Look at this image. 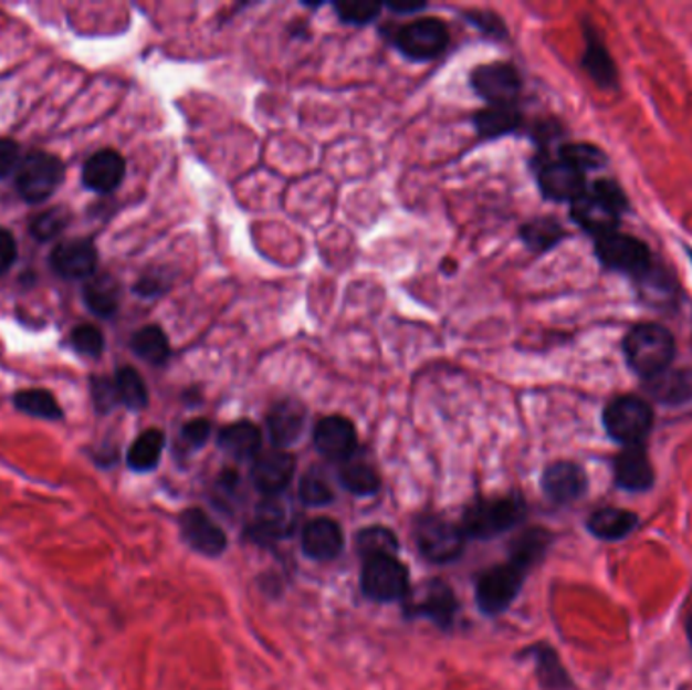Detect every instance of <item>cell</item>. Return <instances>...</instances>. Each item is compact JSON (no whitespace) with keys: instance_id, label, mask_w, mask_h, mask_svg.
Listing matches in <instances>:
<instances>
[{"instance_id":"1","label":"cell","mask_w":692,"mask_h":690,"mask_svg":"<svg viewBox=\"0 0 692 690\" xmlns=\"http://www.w3.org/2000/svg\"><path fill=\"white\" fill-rule=\"evenodd\" d=\"M628 369L642 383L670 369L677 358V338L669 326L658 322H636L621 341Z\"/></svg>"},{"instance_id":"2","label":"cell","mask_w":692,"mask_h":690,"mask_svg":"<svg viewBox=\"0 0 692 690\" xmlns=\"http://www.w3.org/2000/svg\"><path fill=\"white\" fill-rule=\"evenodd\" d=\"M630 211V199L616 179H597L584 197L572 202V221L597 239L620 231L621 217Z\"/></svg>"},{"instance_id":"3","label":"cell","mask_w":692,"mask_h":690,"mask_svg":"<svg viewBox=\"0 0 692 690\" xmlns=\"http://www.w3.org/2000/svg\"><path fill=\"white\" fill-rule=\"evenodd\" d=\"M654 407L642 395H616L601 411V426L609 440L620 443L621 448L646 446L654 429Z\"/></svg>"},{"instance_id":"4","label":"cell","mask_w":692,"mask_h":690,"mask_svg":"<svg viewBox=\"0 0 692 690\" xmlns=\"http://www.w3.org/2000/svg\"><path fill=\"white\" fill-rule=\"evenodd\" d=\"M594 253L604 270L630 278L636 286H640L658 265L644 239L623 231H611L594 239Z\"/></svg>"},{"instance_id":"5","label":"cell","mask_w":692,"mask_h":690,"mask_svg":"<svg viewBox=\"0 0 692 690\" xmlns=\"http://www.w3.org/2000/svg\"><path fill=\"white\" fill-rule=\"evenodd\" d=\"M526 502L521 494H508L499 499L476 500L470 504L462 519L465 539L490 541L513 531L525 523Z\"/></svg>"},{"instance_id":"6","label":"cell","mask_w":692,"mask_h":690,"mask_svg":"<svg viewBox=\"0 0 692 690\" xmlns=\"http://www.w3.org/2000/svg\"><path fill=\"white\" fill-rule=\"evenodd\" d=\"M526 575L528 569L511 560L480 573L476 579L478 609L489 618L504 614L523 592Z\"/></svg>"},{"instance_id":"7","label":"cell","mask_w":692,"mask_h":690,"mask_svg":"<svg viewBox=\"0 0 692 690\" xmlns=\"http://www.w3.org/2000/svg\"><path fill=\"white\" fill-rule=\"evenodd\" d=\"M409 589V572L395 555H370L363 560L360 592L370 602H403Z\"/></svg>"},{"instance_id":"8","label":"cell","mask_w":692,"mask_h":690,"mask_svg":"<svg viewBox=\"0 0 692 690\" xmlns=\"http://www.w3.org/2000/svg\"><path fill=\"white\" fill-rule=\"evenodd\" d=\"M458 597L454 589L443 579H428L409 589L403 599V616L407 619H430L440 630H452L458 616Z\"/></svg>"},{"instance_id":"9","label":"cell","mask_w":692,"mask_h":690,"mask_svg":"<svg viewBox=\"0 0 692 690\" xmlns=\"http://www.w3.org/2000/svg\"><path fill=\"white\" fill-rule=\"evenodd\" d=\"M413 541L419 553L436 565L452 563L464 553L465 547L462 526L440 514H423L416 519Z\"/></svg>"},{"instance_id":"10","label":"cell","mask_w":692,"mask_h":690,"mask_svg":"<svg viewBox=\"0 0 692 690\" xmlns=\"http://www.w3.org/2000/svg\"><path fill=\"white\" fill-rule=\"evenodd\" d=\"M14 175L19 195L24 201L36 205L48 201L49 197L60 189L61 182L65 179V167L60 156L33 150L24 156Z\"/></svg>"},{"instance_id":"11","label":"cell","mask_w":692,"mask_h":690,"mask_svg":"<svg viewBox=\"0 0 692 690\" xmlns=\"http://www.w3.org/2000/svg\"><path fill=\"white\" fill-rule=\"evenodd\" d=\"M394 45L407 60H438L450 45V31L440 19H418L397 29Z\"/></svg>"},{"instance_id":"12","label":"cell","mask_w":692,"mask_h":690,"mask_svg":"<svg viewBox=\"0 0 692 690\" xmlns=\"http://www.w3.org/2000/svg\"><path fill=\"white\" fill-rule=\"evenodd\" d=\"M470 85L489 106H513L523 92V77L513 63L494 61L470 73Z\"/></svg>"},{"instance_id":"13","label":"cell","mask_w":692,"mask_h":690,"mask_svg":"<svg viewBox=\"0 0 692 690\" xmlns=\"http://www.w3.org/2000/svg\"><path fill=\"white\" fill-rule=\"evenodd\" d=\"M581 33H584L581 70L601 92H616L620 87L618 63L609 53L599 27L587 14L581 19Z\"/></svg>"},{"instance_id":"14","label":"cell","mask_w":692,"mask_h":690,"mask_svg":"<svg viewBox=\"0 0 692 690\" xmlns=\"http://www.w3.org/2000/svg\"><path fill=\"white\" fill-rule=\"evenodd\" d=\"M535 170L538 191L547 201L572 205L581 199L589 187L585 180V172L563 163L559 158L557 160H551L549 156L535 158Z\"/></svg>"},{"instance_id":"15","label":"cell","mask_w":692,"mask_h":690,"mask_svg":"<svg viewBox=\"0 0 692 690\" xmlns=\"http://www.w3.org/2000/svg\"><path fill=\"white\" fill-rule=\"evenodd\" d=\"M541 490L555 506H572L589 492V477L574 460H557L545 466L541 474Z\"/></svg>"},{"instance_id":"16","label":"cell","mask_w":692,"mask_h":690,"mask_svg":"<svg viewBox=\"0 0 692 690\" xmlns=\"http://www.w3.org/2000/svg\"><path fill=\"white\" fill-rule=\"evenodd\" d=\"M179 531L185 545L199 555L217 560L228 551L226 531L199 506L180 512Z\"/></svg>"},{"instance_id":"17","label":"cell","mask_w":692,"mask_h":690,"mask_svg":"<svg viewBox=\"0 0 692 690\" xmlns=\"http://www.w3.org/2000/svg\"><path fill=\"white\" fill-rule=\"evenodd\" d=\"M614 484L628 494H646L657 487V470L650 460L646 446L621 448L614 462Z\"/></svg>"},{"instance_id":"18","label":"cell","mask_w":692,"mask_h":690,"mask_svg":"<svg viewBox=\"0 0 692 690\" xmlns=\"http://www.w3.org/2000/svg\"><path fill=\"white\" fill-rule=\"evenodd\" d=\"M312 441L323 458L345 464L357 452V428L348 417L326 416L314 426Z\"/></svg>"},{"instance_id":"19","label":"cell","mask_w":692,"mask_h":690,"mask_svg":"<svg viewBox=\"0 0 692 690\" xmlns=\"http://www.w3.org/2000/svg\"><path fill=\"white\" fill-rule=\"evenodd\" d=\"M296 474V458L286 450L260 453L251 462V482L263 496H280Z\"/></svg>"},{"instance_id":"20","label":"cell","mask_w":692,"mask_h":690,"mask_svg":"<svg viewBox=\"0 0 692 690\" xmlns=\"http://www.w3.org/2000/svg\"><path fill=\"white\" fill-rule=\"evenodd\" d=\"M51 270L63 280H90L97 270V250L92 239H70L51 251Z\"/></svg>"},{"instance_id":"21","label":"cell","mask_w":692,"mask_h":690,"mask_svg":"<svg viewBox=\"0 0 692 690\" xmlns=\"http://www.w3.org/2000/svg\"><path fill=\"white\" fill-rule=\"evenodd\" d=\"M521 660H531L535 667L538 687L543 690H577L559 652L549 642H535L518 652Z\"/></svg>"},{"instance_id":"22","label":"cell","mask_w":692,"mask_h":690,"mask_svg":"<svg viewBox=\"0 0 692 690\" xmlns=\"http://www.w3.org/2000/svg\"><path fill=\"white\" fill-rule=\"evenodd\" d=\"M294 533V519L290 514V506L286 502H282L280 496H265L263 502L258 504L255 511V521L248 529L253 543L258 545H270L280 539Z\"/></svg>"},{"instance_id":"23","label":"cell","mask_w":692,"mask_h":690,"mask_svg":"<svg viewBox=\"0 0 692 690\" xmlns=\"http://www.w3.org/2000/svg\"><path fill=\"white\" fill-rule=\"evenodd\" d=\"M642 519L638 512L618 506H599L585 519L587 533L601 543H621L640 529Z\"/></svg>"},{"instance_id":"24","label":"cell","mask_w":692,"mask_h":690,"mask_svg":"<svg viewBox=\"0 0 692 690\" xmlns=\"http://www.w3.org/2000/svg\"><path fill=\"white\" fill-rule=\"evenodd\" d=\"M345 548V535L335 519L318 516L302 529V551L312 561H333Z\"/></svg>"},{"instance_id":"25","label":"cell","mask_w":692,"mask_h":690,"mask_svg":"<svg viewBox=\"0 0 692 690\" xmlns=\"http://www.w3.org/2000/svg\"><path fill=\"white\" fill-rule=\"evenodd\" d=\"M268 436L275 446V450H286L296 443L306 426V407L296 399H282L272 405L265 417Z\"/></svg>"},{"instance_id":"26","label":"cell","mask_w":692,"mask_h":690,"mask_svg":"<svg viewBox=\"0 0 692 690\" xmlns=\"http://www.w3.org/2000/svg\"><path fill=\"white\" fill-rule=\"evenodd\" d=\"M124 177H126V160H124V156L112 150V148L99 150L96 155L90 156L85 160L84 170H82L85 189L97 192V195H109V192L116 191Z\"/></svg>"},{"instance_id":"27","label":"cell","mask_w":692,"mask_h":690,"mask_svg":"<svg viewBox=\"0 0 692 690\" xmlns=\"http://www.w3.org/2000/svg\"><path fill=\"white\" fill-rule=\"evenodd\" d=\"M646 395L664 405V407H682L692 401V369L691 367H670L657 375L654 379L642 383Z\"/></svg>"},{"instance_id":"28","label":"cell","mask_w":692,"mask_h":690,"mask_svg":"<svg viewBox=\"0 0 692 690\" xmlns=\"http://www.w3.org/2000/svg\"><path fill=\"white\" fill-rule=\"evenodd\" d=\"M262 429L253 421L241 419L217 433V446L238 462H253L262 453Z\"/></svg>"},{"instance_id":"29","label":"cell","mask_w":692,"mask_h":690,"mask_svg":"<svg viewBox=\"0 0 692 690\" xmlns=\"http://www.w3.org/2000/svg\"><path fill=\"white\" fill-rule=\"evenodd\" d=\"M555 543V535L545 526H531L521 535L513 539L508 547V560L516 561L518 565L526 567L528 572L537 567L538 563L547 557L549 548Z\"/></svg>"},{"instance_id":"30","label":"cell","mask_w":692,"mask_h":690,"mask_svg":"<svg viewBox=\"0 0 692 690\" xmlns=\"http://www.w3.org/2000/svg\"><path fill=\"white\" fill-rule=\"evenodd\" d=\"M165 446H167V436L162 429H146L136 440L132 441L128 453H126V464L136 474H148L160 464Z\"/></svg>"},{"instance_id":"31","label":"cell","mask_w":692,"mask_h":690,"mask_svg":"<svg viewBox=\"0 0 692 690\" xmlns=\"http://www.w3.org/2000/svg\"><path fill=\"white\" fill-rule=\"evenodd\" d=\"M474 126H476L478 136L486 138V140H496L502 136L514 134L523 126V114L521 109L513 106H486L478 109L474 114Z\"/></svg>"},{"instance_id":"32","label":"cell","mask_w":692,"mask_h":690,"mask_svg":"<svg viewBox=\"0 0 692 690\" xmlns=\"http://www.w3.org/2000/svg\"><path fill=\"white\" fill-rule=\"evenodd\" d=\"M518 238L523 239L528 250L541 255L555 250L563 239L567 238V231L562 221L555 217H535L526 221L525 226H521Z\"/></svg>"},{"instance_id":"33","label":"cell","mask_w":692,"mask_h":690,"mask_svg":"<svg viewBox=\"0 0 692 690\" xmlns=\"http://www.w3.org/2000/svg\"><path fill=\"white\" fill-rule=\"evenodd\" d=\"M84 302L99 318L116 316L119 309V284L114 275H94L84 286Z\"/></svg>"},{"instance_id":"34","label":"cell","mask_w":692,"mask_h":690,"mask_svg":"<svg viewBox=\"0 0 692 690\" xmlns=\"http://www.w3.org/2000/svg\"><path fill=\"white\" fill-rule=\"evenodd\" d=\"M130 348L136 357L143 358L156 367L167 365L168 358H170V343H168L167 333L156 324H148V326H144L140 331L132 334Z\"/></svg>"},{"instance_id":"35","label":"cell","mask_w":692,"mask_h":690,"mask_svg":"<svg viewBox=\"0 0 692 690\" xmlns=\"http://www.w3.org/2000/svg\"><path fill=\"white\" fill-rule=\"evenodd\" d=\"M12 405L24 416L36 417L43 421H61L65 414L57 404L55 395L48 389H23L12 395Z\"/></svg>"},{"instance_id":"36","label":"cell","mask_w":692,"mask_h":690,"mask_svg":"<svg viewBox=\"0 0 692 690\" xmlns=\"http://www.w3.org/2000/svg\"><path fill=\"white\" fill-rule=\"evenodd\" d=\"M338 482L355 496H373L381 489L379 472L365 460H348L338 470Z\"/></svg>"},{"instance_id":"37","label":"cell","mask_w":692,"mask_h":690,"mask_svg":"<svg viewBox=\"0 0 692 690\" xmlns=\"http://www.w3.org/2000/svg\"><path fill=\"white\" fill-rule=\"evenodd\" d=\"M557 158L572 167L579 168L585 175L591 170L608 167L609 163L608 153L601 146L591 143L562 144L557 150Z\"/></svg>"},{"instance_id":"38","label":"cell","mask_w":692,"mask_h":690,"mask_svg":"<svg viewBox=\"0 0 692 690\" xmlns=\"http://www.w3.org/2000/svg\"><path fill=\"white\" fill-rule=\"evenodd\" d=\"M355 545L363 560L370 555H395L399 551L397 535L389 526L382 524H370L367 529L358 531Z\"/></svg>"},{"instance_id":"39","label":"cell","mask_w":692,"mask_h":690,"mask_svg":"<svg viewBox=\"0 0 692 690\" xmlns=\"http://www.w3.org/2000/svg\"><path fill=\"white\" fill-rule=\"evenodd\" d=\"M116 387H118L119 404L124 405L126 409L130 411H143L148 407V389H146V383H144L140 373L134 369V367H119L116 370Z\"/></svg>"},{"instance_id":"40","label":"cell","mask_w":692,"mask_h":690,"mask_svg":"<svg viewBox=\"0 0 692 690\" xmlns=\"http://www.w3.org/2000/svg\"><path fill=\"white\" fill-rule=\"evenodd\" d=\"M300 500L306 506H326L335 500V490L321 468L312 466L300 478Z\"/></svg>"},{"instance_id":"41","label":"cell","mask_w":692,"mask_h":690,"mask_svg":"<svg viewBox=\"0 0 692 690\" xmlns=\"http://www.w3.org/2000/svg\"><path fill=\"white\" fill-rule=\"evenodd\" d=\"M338 19L350 27H365L381 14L382 4L377 0H345L333 4Z\"/></svg>"},{"instance_id":"42","label":"cell","mask_w":692,"mask_h":690,"mask_svg":"<svg viewBox=\"0 0 692 690\" xmlns=\"http://www.w3.org/2000/svg\"><path fill=\"white\" fill-rule=\"evenodd\" d=\"M70 219L72 215L67 209H61V207H53L45 213H39L31 219L29 223V231L36 241H51V239L57 238L60 233H63V229L70 226Z\"/></svg>"},{"instance_id":"43","label":"cell","mask_w":692,"mask_h":690,"mask_svg":"<svg viewBox=\"0 0 692 690\" xmlns=\"http://www.w3.org/2000/svg\"><path fill=\"white\" fill-rule=\"evenodd\" d=\"M70 343H72L73 351L77 355H84V357L97 358L104 348H106V338L104 333L94 326V324H82V326H75L73 328L72 336H70Z\"/></svg>"},{"instance_id":"44","label":"cell","mask_w":692,"mask_h":690,"mask_svg":"<svg viewBox=\"0 0 692 690\" xmlns=\"http://www.w3.org/2000/svg\"><path fill=\"white\" fill-rule=\"evenodd\" d=\"M90 391H92L94 407H96L97 414H102V416H108L118 405H122L119 404L118 387L112 377H104V375L92 377Z\"/></svg>"},{"instance_id":"45","label":"cell","mask_w":692,"mask_h":690,"mask_svg":"<svg viewBox=\"0 0 692 690\" xmlns=\"http://www.w3.org/2000/svg\"><path fill=\"white\" fill-rule=\"evenodd\" d=\"M211 431H213V426L209 419H203V417L191 419L180 428L179 446L185 452L201 450L211 438Z\"/></svg>"},{"instance_id":"46","label":"cell","mask_w":692,"mask_h":690,"mask_svg":"<svg viewBox=\"0 0 692 690\" xmlns=\"http://www.w3.org/2000/svg\"><path fill=\"white\" fill-rule=\"evenodd\" d=\"M464 19L468 23L474 24L478 31L494 41L508 39V27L502 21L496 12L490 11H465Z\"/></svg>"},{"instance_id":"47","label":"cell","mask_w":692,"mask_h":690,"mask_svg":"<svg viewBox=\"0 0 692 690\" xmlns=\"http://www.w3.org/2000/svg\"><path fill=\"white\" fill-rule=\"evenodd\" d=\"M172 275L162 268H155L150 272L140 275V280L134 284V294L140 297H156L167 294Z\"/></svg>"},{"instance_id":"48","label":"cell","mask_w":692,"mask_h":690,"mask_svg":"<svg viewBox=\"0 0 692 690\" xmlns=\"http://www.w3.org/2000/svg\"><path fill=\"white\" fill-rule=\"evenodd\" d=\"M21 148L11 138H0V180L11 177L21 165Z\"/></svg>"},{"instance_id":"49","label":"cell","mask_w":692,"mask_h":690,"mask_svg":"<svg viewBox=\"0 0 692 690\" xmlns=\"http://www.w3.org/2000/svg\"><path fill=\"white\" fill-rule=\"evenodd\" d=\"M17 255H19V248L11 231L0 229V278L11 270L17 262Z\"/></svg>"},{"instance_id":"50","label":"cell","mask_w":692,"mask_h":690,"mask_svg":"<svg viewBox=\"0 0 692 690\" xmlns=\"http://www.w3.org/2000/svg\"><path fill=\"white\" fill-rule=\"evenodd\" d=\"M385 7L395 14H413V12L423 11L428 4L426 2H389Z\"/></svg>"},{"instance_id":"51","label":"cell","mask_w":692,"mask_h":690,"mask_svg":"<svg viewBox=\"0 0 692 690\" xmlns=\"http://www.w3.org/2000/svg\"><path fill=\"white\" fill-rule=\"evenodd\" d=\"M684 634H686V640H689V644L692 646V599L689 614H686V618H684Z\"/></svg>"},{"instance_id":"52","label":"cell","mask_w":692,"mask_h":690,"mask_svg":"<svg viewBox=\"0 0 692 690\" xmlns=\"http://www.w3.org/2000/svg\"><path fill=\"white\" fill-rule=\"evenodd\" d=\"M682 250H684V253H686V255H689V260H691V265H692V248H691V245H689V243H682Z\"/></svg>"}]
</instances>
